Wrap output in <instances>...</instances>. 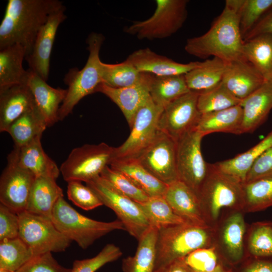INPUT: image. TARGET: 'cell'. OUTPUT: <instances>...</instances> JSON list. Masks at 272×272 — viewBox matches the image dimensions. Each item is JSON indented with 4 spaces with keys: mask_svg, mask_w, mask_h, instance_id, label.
Listing matches in <instances>:
<instances>
[{
    "mask_svg": "<svg viewBox=\"0 0 272 272\" xmlns=\"http://www.w3.org/2000/svg\"><path fill=\"white\" fill-rule=\"evenodd\" d=\"M242 0H227L221 14L203 35L187 39L185 51L206 59L210 56L227 62L247 60L243 52L244 41L241 33L238 9Z\"/></svg>",
    "mask_w": 272,
    "mask_h": 272,
    "instance_id": "6da1fadb",
    "label": "cell"
},
{
    "mask_svg": "<svg viewBox=\"0 0 272 272\" xmlns=\"http://www.w3.org/2000/svg\"><path fill=\"white\" fill-rule=\"evenodd\" d=\"M63 6L58 0H9L0 25V50L20 44L29 55L49 16Z\"/></svg>",
    "mask_w": 272,
    "mask_h": 272,
    "instance_id": "7a4b0ae2",
    "label": "cell"
},
{
    "mask_svg": "<svg viewBox=\"0 0 272 272\" xmlns=\"http://www.w3.org/2000/svg\"><path fill=\"white\" fill-rule=\"evenodd\" d=\"M214 239L215 228L211 226L184 223L158 229L155 270L198 249L214 245Z\"/></svg>",
    "mask_w": 272,
    "mask_h": 272,
    "instance_id": "3957f363",
    "label": "cell"
},
{
    "mask_svg": "<svg viewBox=\"0 0 272 272\" xmlns=\"http://www.w3.org/2000/svg\"><path fill=\"white\" fill-rule=\"evenodd\" d=\"M243 183L209 163V172L198 197L208 224L215 227L222 211H242Z\"/></svg>",
    "mask_w": 272,
    "mask_h": 272,
    "instance_id": "277c9868",
    "label": "cell"
},
{
    "mask_svg": "<svg viewBox=\"0 0 272 272\" xmlns=\"http://www.w3.org/2000/svg\"><path fill=\"white\" fill-rule=\"evenodd\" d=\"M104 39L101 34L93 32L89 34L87 39L89 55L85 66L80 70L73 68L66 74L64 81L68 88L58 110L59 121L63 120L71 113L82 99L96 92L98 86L102 83V62L99 52Z\"/></svg>",
    "mask_w": 272,
    "mask_h": 272,
    "instance_id": "5b68a950",
    "label": "cell"
},
{
    "mask_svg": "<svg viewBox=\"0 0 272 272\" xmlns=\"http://www.w3.org/2000/svg\"><path fill=\"white\" fill-rule=\"evenodd\" d=\"M51 221L61 233L86 249L96 240L115 230H125L119 220L105 222L87 217L75 210L63 197L53 209Z\"/></svg>",
    "mask_w": 272,
    "mask_h": 272,
    "instance_id": "8992f818",
    "label": "cell"
},
{
    "mask_svg": "<svg viewBox=\"0 0 272 272\" xmlns=\"http://www.w3.org/2000/svg\"><path fill=\"white\" fill-rule=\"evenodd\" d=\"M186 0H157L153 15L135 21L124 30L139 39L154 40L170 37L178 31L187 17Z\"/></svg>",
    "mask_w": 272,
    "mask_h": 272,
    "instance_id": "52a82bcc",
    "label": "cell"
},
{
    "mask_svg": "<svg viewBox=\"0 0 272 272\" xmlns=\"http://www.w3.org/2000/svg\"><path fill=\"white\" fill-rule=\"evenodd\" d=\"M104 205L111 209L123 224L125 230L138 240L151 227L138 203L116 190L99 176L86 182Z\"/></svg>",
    "mask_w": 272,
    "mask_h": 272,
    "instance_id": "ba28073f",
    "label": "cell"
},
{
    "mask_svg": "<svg viewBox=\"0 0 272 272\" xmlns=\"http://www.w3.org/2000/svg\"><path fill=\"white\" fill-rule=\"evenodd\" d=\"M113 149L105 143L74 148L60 167L63 179L86 183L100 176L113 159Z\"/></svg>",
    "mask_w": 272,
    "mask_h": 272,
    "instance_id": "9c48e42d",
    "label": "cell"
},
{
    "mask_svg": "<svg viewBox=\"0 0 272 272\" xmlns=\"http://www.w3.org/2000/svg\"><path fill=\"white\" fill-rule=\"evenodd\" d=\"M20 237L34 255L64 251L72 241L55 227L51 220L24 211L18 214Z\"/></svg>",
    "mask_w": 272,
    "mask_h": 272,
    "instance_id": "30bf717a",
    "label": "cell"
},
{
    "mask_svg": "<svg viewBox=\"0 0 272 272\" xmlns=\"http://www.w3.org/2000/svg\"><path fill=\"white\" fill-rule=\"evenodd\" d=\"M163 109L150 97L135 113L126 140L119 147L114 148L113 159L137 158L155 138Z\"/></svg>",
    "mask_w": 272,
    "mask_h": 272,
    "instance_id": "8fae6325",
    "label": "cell"
},
{
    "mask_svg": "<svg viewBox=\"0 0 272 272\" xmlns=\"http://www.w3.org/2000/svg\"><path fill=\"white\" fill-rule=\"evenodd\" d=\"M203 136L194 129L176 141V162L179 180L198 196L207 176L209 163L203 159L201 142Z\"/></svg>",
    "mask_w": 272,
    "mask_h": 272,
    "instance_id": "7c38bea8",
    "label": "cell"
},
{
    "mask_svg": "<svg viewBox=\"0 0 272 272\" xmlns=\"http://www.w3.org/2000/svg\"><path fill=\"white\" fill-rule=\"evenodd\" d=\"M244 212L231 210L215 228L214 244L226 266L233 268L246 258Z\"/></svg>",
    "mask_w": 272,
    "mask_h": 272,
    "instance_id": "4fadbf2b",
    "label": "cell"
},
{
    "mask_svg": "<svg viewBox=\"0 0 272 272\" xmlns=\"http://www.w3.org/2000/svg\"><path fill=\"white\" fill-rule=\"evenodd\" d=\"M136 159L148 172L167 185L179 180L176 142L159 130L152 143Z\"/></svg>",
    "mask_w": 272,
    "mask_h": 272,
    "instance_id": "5bb4252c",
    "label": "cell"
},
{
    "mask_svg": "<svg viewBox=\"0 0 272 272\" xmlns=\"http://www.w3.org/2000/svg\"><path fill=\"white\" fill-rule=\"evenodd\" d=\"M199 94L190 91L165 106L159 119L158 130L176 142L195 129L201 115L197 107Z\"/></svg>",
    "mask_w": 272,
    "mask_h": 272,
    "instance_id": "9a60e30c",
    "label": "cell"
},
{
    "mask_svg": "<svg viewBox=\"0 0 272 272\" xmlns=\"http://www.w3.org/2000/svg\"><path fill=\"white\" fill-rule=\"evenodd\" d=\"M0 178L1 203L18 214L26 211L36 177L20 166L11 152Z\"/></svg>",
    "mask_w": 272,
    "mask_h": 272,
    "instance_id": "2e32d148",
    "label": "cell"
},
{
    "mask_svg": "<svg viewBox=\"0 0 272 272\" xmlns=\"http://www.w3.org/2000/svg\"><path fill=\"white\" fill-rule=\"evenodd\" d=\"M64 6L52 13L39 30L31 53L25 57L29 69L47 81L52 46L59 25L66 18Z\"/></svg>",
    "mask_w": 272,
    "mask_h": 272,
    "instance_id": "e0dca14e",
    "label": "cell"
},
{
    "mask_svg": "<svg viewBox=\"0 0 272 272\" xmlns=\"http://www.w3.org/2000/svg\"><path fill=\"white\" fill-rule=\"evenodd\" d=\"M164 197L173 212L187 224L210 226L206 219L198 195L183 182L168 185Z\"/></svg>",
    "mask_w": 272,
    "mask_h": 272,
    "instance_id": "ac0fdd59",
    "label": "cell"
},
{
    "mask_svg": "<svg viewBox=\"0 0 272 272\" xmlns=\"http://www.w3.org/2000/svg\"><path fill=\"white\" fill-rule=\"evenodd\" d=\"M150 75L144 73L143 80L140 83L125 88H114L101 83L97 88L96 92L104 94L115 103L130 127L137 111L150 97Z\"/></svg>",
    "mask_w": 272,
    "mask_h": 272,
    "instance_id": "d6986e66",
    "label": "cell"
},
{
    "mask_svg": "<svg viewBox=\"0 0 272 272\" xmlns=\"http://www.w3.org/2000/svg\"><path fill=\"white\" fill-rule=\"evenodd\" d=\"M26 84L30 88L36 105L47 127L58 121L59 109L67 94V89L54 88L30 69L27 70Z\"/></svg>",
    "mask_w": 272,
    "mask_h": 272,
    "instance_id": "ffe728a7",
    "label": "cell"
},
{
    "mask_svg": "<svg viewBox=\"0 0 272 272\" xmlns=\"http://www.w3.org/2000/svg\"><path fill=\"white\" fill-rule=\"evenodd\" d=\"M141 73L156 76L185 75L198 66L200 61L179 63L158 54L149 48L134 51L126 58Z\"/></svg>",
    "mask_w": 272,
    "mask_h": 272,
    "instance_id": "44dd1931",
    "label": "cell"
},
{
    "mask_svg": "<svg viewBox=\"0 0 272 272\" xmlns=\"http://www.w3.org/2000/svg\"><path fill=\"white\" fill-rule=\"evenodd\" d=\"M265 82L259 71L247 60L228 62L222 83L237 98L242 100Z\"/></svg>",
    "mask_w": 272,
    "mask_h": 272,
    "instance_id": "7402d4cb",
    "label": "cell"
},
{
    "mask_svg": "<svg viewBox=\"0 0 272 272\" xmlns=\"http://www.w3.org/2000/svg\"><path fill=\"white\" fill-rule=\"evenodd\" d=\"M241 133L252 132L266 120L272 109V79L265 81L255 92L242 100Z\"/></svg>",
    "mask_w": 272,
    "mask_h": 272,
    "instance_id": "603a6c76",
    "label": "cell"
},
{
    "mask_svg": "<svg viewBox=\"0 0 272 272\" xmlns=\"http://www.w3.org/2000/svg\"><path fill=\"white\" fill-rule=\"evenodd\" d=\"M41 137H37L21 147H14L12 151L18 165L36 177H46L56 179L60 173L55 162L44 151Z\"/></svg>",
    "mask_w": 272,
    "mask_h": 272,
    "instance_id": "cb8c5ba5",
    "label": "cell"
},
{
    "mask_svg": "<svg viewBox=\"0 0 272 272\" xmlns=\"http://www.w3.org/2000/svg\"><path fill=\"white\" fill-rule=\"evenodd\" d=\"M35 106L27 84L15 85L0 91V131L7 132L14 121Z\"/></svg>",
    "mask_w": 272,
    "mask_h": 272,
    "instance_id": "d4e9b609",
    "label": "cell"
},
{
    "mask_svg": "<svg viewBox=\"0 0 272 272\" xmlns=\"http://www.w3.org/2000/svg\"><path fill=\"white\" fill-rule=\"evenodd\" d=\"M61 197L63 190L56 179L46 177H36L30 193L27 211L51 220L55 204Z\"/></svg>",
    "mask_w": 272,
    "mask_h": 272,
    "instance_id": "484cf974",
    "label": "cell"
},
{
    "mask_svg": "<svg viewBox=\"0 0 272 272\" xmlns=\"http://www.w3.org/2000/svg\"><path fill=\"white\" fill-rule=\"evenodd\" d=\"M127 177L149 197L164 196L168 185L148 172L136 159H113L109 165Z\"/></svg>",
    "mask_w": 272,
    "mask_h": 272,
    "instance_id": "4316f807",
    "label": "cell"
},
{
    "mask_svg": "<svg viewBox=\"0 0 272 272\" xmlns=\"http://www.w3.org/2000/svg\"><path fill=\"white\" fill-rule=\"evenodd\" d=\"M242 121L243 109L239 104L201 114L195 129L203 137L218 132L240 134Z\"/></svg>",
    "mask_w": 272,
    "mask_h": 272,
    "instance_id": "83f0119b",
    "label": "cell"
},
{
    "mask_svg": "<svg viewBox=\"0 0 272 272\" xmlns=\"http://www.w3.org/2000/svg\"><path fill=\"white\" fill-rule=\"evenodd\" d=\"M26 50L20 44H14L0 50V91L12 86L26 84L28 72L23 61Z\"/></svg>",
    "mask_w": 272,
    "mask_h": 272,
    "instance_id": "f1b7e54d",
    "label": "cell"
},
{
    "mask_svg": "<svg viewBox=\"0 0 272 272\" xmlns=\"http://www.w3.org/2000/svg\"><path fill=\"white\" fill-rule=\"evenodd\" d=\"M227 63L216 57L200 62L184 75L190 91L200 93L217 87L222 81Z\"/></svg>",
    "mask_w": 272,
    "mask_h": 272,
    "instance_id": "f546056e",
    "label": "cell"
},
{
    "mask_svg": "<svg viewBox=\"0 0 272 272\" xmlns=\"http://www.w3.org/2000/svg\"><path fill=\"white\" fill-rule=\"evenodd\" d=\"M158 232L151 226L141 236L135 254L122 260L123 272H154Z\"/></svg>",
    "mask_w": 272,
    "mask_h": 272,
    "instance_id": "4dcf8cb0",
    "label": "cell"
},
{
    "mask_svg": "<svg viewBox=\"0 0 272 272\" xmlns=\"http://www.w3.org/2000/svg\"><path fill=\"white\" fill-rule=\"evenodd\" d=\"M190 91L184 75L164 76L150 75V97L156 104L163 108Z\"/></svg>",
    "mask_w": 272,
    "mask_h": 272,
    "instance_id": "1f68e13d",
    "label": "cell"
},
{
    "mask_svg": "<svg viewBox=\"0 0 272 272\" xmlns=\"http://www.w3.org/2000/svg\"><path fill=\"white\" fill-rule=\"evenodd\" d=\"M272 147V130L261 141L249 150L235 157L214 163L221 171L244 183L254 161Z\"/></svg>",
    "mask_w": 272,
    "mask_h": 272,
    "instance_id": "d6a6232c",
    "label": "cell"
},
{
    "mask_svg": "<svg viewBox=\"0 0 272 272\" xmlns=\"http://www.w3.org/2000/svg\"><path fill=\"white\" fill-rule=\"evenodd\" d=\"M47 127L46 122L36 105L14 121L7 132L12 138L14 147L18 148L37 137H42Z\"/></svg>",
    "mask_w": 272,
    "mask_h": 272,
    "instance_id": "836d02e7",
    "label": "cell"
},
{
    "mask_svg": "<svg viewBox=\"0 0 272 272\" xmlns=\"http://www.w3.org/2000/svg\"><path fill=\"white\" fill-rule=\"evenodd\" d=\"M243 52L265 81L272 79V35L262 34L245 41Z\"/></svg>",
    "mask_w": 272,
    "mask_h": 272,
    "instance_id": "e575fe53",
    "label": "cell"
},
{
    "mask_svg": "<svg viewBox=\"0 0 272 272\" xmlns=\"http://www.w3.org/2000/svg\"><path fill=\"white\" fill-rule=\"evenodd\" d=\"M247 233L246 257L272 259V222L253 223Z\"/></svg>",
    "mask_w": 272,
    "mask_h": 272,
    "instance_id": "d590c367",
    "label": "cell"
},
{
    "mask_svg": "<svg viewBox=\"0 0 272 272\" xmlns=\"http://www.w3.org/2000/svg\"><path fill=\"white\" fill-rule=\"evenodd\" d=\"M138 204L151 226L158 229L186 223L173 212L163 196L150 197Z\"/></svg>",
    "mask_w": 272,
    "mask_h": 272,
    "instance_id": "8d00e7d4",
    "label": "cell"
},
{
    "mask_svg": "<svg viewBox=\"0 0 272 272\" xmlns=\"http://www.w3.org/2000/svg\"><path fill=\"white\" fill-rule=\"evenodd\" d=\"M144 73L140 72L126 59L120 63L102 62V83L114 88L130 87L140 83Z\"/></svg>",
    "mask_w": 272,
    "mask_h": 272,
    "instance_id": "74e56055",
    "label": "cell"
},
{
    "mask_svg": "<svg viewBox=\"0 0 272 272\" xmlns=\"http://www.w3.org/2000/svg\"><path fill=\"white\" fill-rule=\"evenodd\" d=\"M244 213L261 211L272 207V177L243 184Z\"/></svg>",
    "mask_w": 272,
    "mask_h": 272,
    "instance_id": "f35d334b",
    "label": "cell"
},
{
    "mask_svg": "<svg viewBox=\"0 0 272 272\" xmlns=\"http://www.w3.org/2000/svg\"><path fill=\"white\" fill-rule=\"evenodd\" d=\"M34 256L20 237L0 241V268L16 272Z\"/></svg>",
    "mask_w": 272,
    "mask_h": 272,
    "instance_id": "ab89813d",
    "label": "cell"
},
{
    "mask_svg": "<svg viewBox=\"0 0 272 272\" xmlns=\"http://www.w3.org/2000/svg\"><path fill=\"white\" fill-rule=\"evenodd\" d=\"M241 102L221 82L211 90L199 93L197 107L203 114L228 109L240 104Z\"/></svg>",
    "mask_w": 272,
    "mask_h": 272,
    "instance_id": "60d3db41",
    "label": "cell"
},
{
    "mask_svg": "<svg viewBox=\"0 0 272 272\" xmlns=\"http://www.w3.org/2000/svg\"><path fill=\"white\" fill-rule=\"evenodd\" d=\"M271 8L272 0H242L238 12L243 39Z\"/></svg>",
    "mask_w": 272,
    "mask_h": 272,
    "instance_id": "b9f144b4",
    "label": "cell"
},
{
    "mask_svg": "<svg viewBox=\"0 0 272 272\" xmlns=\"http://www.w3.org/2000/svg\"><path fill=\"white\" fill-rule=\"evenodd\" d=\"M183 259L193 272H215L226 266L215 245L198 249Z\"/></svg>",
    "mask_w": 272,
    "mask_h": 272,
    "instance_id": "7bdbcfd3",
    "label": "cell"
},
{
    "mask_svg": "<svg viewBox=\"0 0 272 272\" xmlns=\"http://www.w3.org/2000/svg\"><path fill=\"white\" fill-rule=\"evenodd\" d=\"M100 176L120 193L137 203L144 202L150 197L125 175L111 168L109 166L105 167Z\"/></svg>",
    "mask_w": 272,
    "mask_h": 272,
    "instance_id": "ee69618b",
    "label": "cell"
},
{
    "mask_svg": "<svg viewBox=\"0 0 272 272\" xmlns=\"http://www.w3.org/2000/svg\"><path fill=\"white\" fill-rule=\"evenodd\" d=\"M122 255L118 246L108 244L95 256L74 261L71 272H95L106 263L116 260Z\"/></svg>",
    "mask_w": 272,
    "mask_h": 272,
    "instance_id": "f6af8a7d",
    "label": "cell"
},
{
    "mask_svg": "<svg viewBox=\"0 0 272 272\" xmlns=\"http://www.w3.org/2000/svg\"><path fill=\"white\" fill-rule=\"evenodd\" d=\"M68 198L76 206L86 211H89L103 205L97 195L86 185L79 181L67 182Z\"/></svg>",
    "mask_w": 272,
    "mask_h": 272,
    "instance_id": "bcb514c9",
    "label": "cell"
},
{
    "mask_svg": "<svg viewBox=\"0 0 272 272\" xmlns=\"http://www.w3.org/2000/svg\"><path fill=\"white\" fill-rule=\"evenodd\" d=\"M54 258L51 252L34 256L16 272H71Z\"/></svg>",
    "mask_w": 272,
    "mask_h": 272,
    "instance_id": "7dc6e473",
    "label": "cell"
},
{
    "mask_svg": "<svg viewBox=\"0 0 272 272\" xmlns=\"http://www.w3.org/2000/svg\"><path fill=\"white\" fill-rule=\"evenodd\" d=\"M19 218L18 214L0 204V241L19 237Z\"/></svg>",
    "mask_w": 272,
    "mask_h": 272,
    "instance_id": "c3c4849f",
    "label": "cell"
},
{
    "mask_svg": "<svg viewBox=\"0 0 272 272\" xmlns=\"http://www.w3.org/2000/svg\"><path fill=\"white\" fill-rule=\"evenodd\" d=\"M272 177V147L262 153L253 163L244 183Z\"/></svg>",
    "mask_w": 272,
    "mask_h": 272,
    "instance_id": "681fc988",
    "label": "cell"
},
{
    "mask_svg": "<svg viewBox=\"0 0 272 272\" xmlns=\"http://www.w3.org/2000/svg\"><path fill=\"white\" fill-rule=\"evenodd\" d=\"M233 272H272V259L246 257Z\"/></svg>",
    "mask_w": 272,
    "mask_h": 272,
    "instance_id": "f907efd6",
    "label": "cell"
},
{
    "mask_svg": "<svg viewBox=\"0 0 272 272\" xmlns=\"http://www.w3.org/2000/svg\"><path fill=\"white\" fill-rule=\"evenodd\" d=\"M262 34L272 35V8L269 10L243 37L244 41Z\"/></svg>",
    "mask_w": 272,
    "mask_h": 272,
    "instance_id": "816d5d0a",
    "label": "cell"
},
{
    "mask_svg": "<svg viewBox=\"0 0 272 272\" xmlns=\"http://www.w3.org/2000/svg\"><path fill=\"white\" fill-rule=\"evenodd\" d=\"M154 272H193L185 262L183 258L179 259L157 268Z\"/></svg>",
    "mask_w": 272,
    "mask_h": 272,
    "instance_id": "f5cc1de1",
    "label": "cell"
},
{
    "mask_svg": "<svg viewBox=\"0 0 272 272\" xmlns=\"http://www.w3.org/2000/svg\"><path fill=\"white\" fill-rule=\"evenodd\" d=\"M215 272H233L231 268L226 266H223L220 267Z\"/></svg>",
    "mask_w": 272,
    "mask_h": 272,
    "instance_id": "db71d44e",
    "label": "cell"
},
{
    "mask_svg": "<svg viewBox=\"0 0 272 272\" xmlns=\"http://www.w3.org/2000/svg\"><path fill=\"white\" fill-rule=\"evenodd\" d=\"M0 272H15L8 269L0 268Z\"/></svg>",
    "mask_w": 272,
    "mask_h": 272,
    "instance_id": "11a10c76",
    "label": "cell"
}]
</instances>
